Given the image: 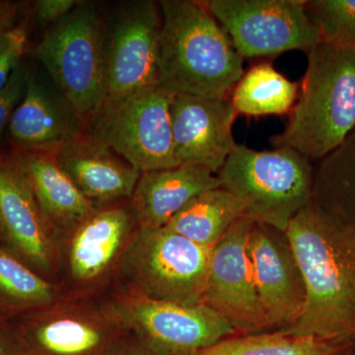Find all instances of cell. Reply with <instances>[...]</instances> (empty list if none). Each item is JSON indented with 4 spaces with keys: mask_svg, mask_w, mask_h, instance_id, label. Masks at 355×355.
Masks as SVG:
<instances>
[{
    "mask_svg": "<svg viewBox=\"0 0 355 355\" xmlns=\"http://www.w3.org/2000/svg\"><path fill=\"white\" fill-rule=\"evenodd\" d=\"M304 280V307L282 330L331 342L355 343V221L334 216L314 200L286 230Z\"/></svg>",
    "mask_w": 355,
    "mask_h": 355,
    "instance_id": "cell-1",
    "label": "cell"
},
{
    "mask_svg": "<svg viewBox=\"0 0 355 355\" xmlns=\"http://www.w3.org/2000/svg\"><path fill=\"white\" fill-rule=\"evenodd\" d=\"M159 84L172 94L228 99L244 74L243 58L203 1L159 2Z\"/></svg>",
    "mask_w": 355,
    "mask_h": 355,
    "instance_id": "cell-2",
    "label": "cell"
},
{
    "mask_svg": "<svg viewBox=\"0 0 355 355\" xmlns=\"http://www.w3.org/2000/svg\"><path fill=\"white\" fill-rule=\"evenodd\" d=\"M307 58L288 123L270 144L321 160L355 128V49L322 41Z\"/></svg>",
    "mask_w": 355,
    "mask_h": 355,
    "instance_id": "cell-3",
    "label": "cell"
},
{
    "mask_svg": "<svg viewBox=\"0 0 355 355\" xmlns=\"http://www.w3.org/2000/svg\"><path fill=\"white\" fill-rule=\"evenodd\" d=\"M10 323L21 355H121L132 338L110 291L65 292Z\"/></svg>",
    "mask_w": 355,
    "mask_h": 355,
    "instance_id": "cell-4",
    "label": "cell"
},
{
    "mask_svg": "<svg viewBox=\"0 0 355 355\" xmlns=\"http://www.w3.org/2000/svg\"><path fill=\"white\" fill-rule=\"evenodd\" d=\"M211 249L167 227L137 228L111 291L182 305L203 304Z\"/></svg>",
    "mask_w": 355,
    "mask_h": 355,
    "instance_id": "cell-5",
    "label": "cell"
},
{
    "mask_svg": "<svg viewBox=\"0 0 355 355\" xmlns=\"http://www.w3.org/2000/svg\"><path fill=\"white\" fill-rule=\"evenodd\" d=\"M216 177L244 203L245 216L282 232L313 200L312 161L289 147L257 151L237 144Z\"/></svg>",
    "mask_w": 355,
    "mask_h": 355,
    "instance_id": "cell-6",
    "label": "cell"
},
{
    "mask_svg": "<svg viewBox=\"0 0 355 355\" xmlns=\"http://www.w3.org/2000/svg\"><path fill=\"white\" fill-rule=\"evenodd\" d=\"M106 24L96 4L80 1L65 17L46 28L35 51L84 125L104 103Z\"/></svg>",
    "mask_w": 355,
    "mask_h": 355,
    "instance_id": "cell-7",
    "label": "cell"
},
{
    "mask_svg": "<svg viewBox=\"0 0 355 355\" xmlns=\"http://www.w3.org/2000/svg\"><path fill=\"white\" fill-rule=\"evenodd\" d=\"M174 96L158 85L104 104L83 133L141 173L176 167L171 120Z\"/></svg>",
    "mask_w": 355,
    "mask_h": 355,
    "instance_id": "cell-8",
    "label": "cell"
},
{
    "mask_svg": "<svg viewBox=\"0 0 355 355\" xmlns=\"http://www.w3.org/2000/svg\"><path fill=\"white\" fill-rule=\"evenodd\" d=\"M123 326L153 355H196L237 331L207 305L149 300L110 291Z\"/></svg>",
    "mask_w": 355,
    "mask_h": 355,
    "instance_id": "cell-9",
    "label": "cell"
},
{
    "mask_svg": "<svg viewBox=\"0 0 355 355\" xmlns=\"http://www.w3.org/2000/svg\"><path fill=\"white\" fill-rule=\"evenodd\" d=\"M307 0H203L243 58L292 50L308 53L323 41Z\"/></svg>",
    "mask_w": 355,
    "mask_h": 355,
    "instance_id": "cell-10",
    "label": "cell"
},
{
    "mask_svg": "<svg viewBox=\"0 0 355 355\" xmlns=\"http://www.w3.org/2000/svg\"><path fill=\"white\" fill-rule=\"evenodd\" d=\"M137 229L128 202L96 209L58 243L60 279L64 292H107Z\"/></svg>",
    "mask_w": 355,
    "mask_h": 355,
    "instance_id": "cell-11",
    "label": "cell"
},
{
    "mask_svg": "<svg viewBox=\"0 0 355 355\" xmlns=\"http://www.w3.org/2000/svg\"><path fill=\"white\" fill-rule=\"evenodd\" d=\"M159 2L130 1L106 24L104 104L120 101L159 84Z\"/></svg>",
    "mask_w": 355,
    "mask_h": 355,
    "instance_id": "cell-12",
    "label": "cell"
},
{
    "mask_svg": "<svg viewBox=\"0 0 355 355\" xmlns=\"http://www.w3.org/2000/svg\"><path fill=\"white\" fill-rule=\"evenodd\" d=\"M0 245L34 272L58 284L57 238L12 153H0Z\"/></svg>",
    "mask_w": 355,
    "mask_h": 355,
    "instance_id": "cell-13",
    "label": "cell"
},
{
    "mask_svg": "<svg viewBox=\"0 0 355 355\" xmlns=\"http://www.w3.org/2000/svg\"><path fill=\"white\" fill-rule=\"evenodd\" d=\"M254 221H236L210 254L203 304L225 320L238 335L270 331L256 286L247 244Z\"/></svg>",
    "mask_w": 355,
    "mask_h": 355,
    "instance_id": "cell-14",
    "label": "cell"
},
{
    "mask_svg": "<svg viewBox=\"0 0 355 355\" xmlns=\"http://www.w3.org/2000/svg\"><path fill=\"white\" fill-rule=\"evenodd\" d=\"M247 252L268 330L288 328L302 312L306 291L302 273L286 233L254 222Z\"/></svg>",
    "mask_w": 355,
    "mask_h": 355,
    "instance_id": "cell-15",
    "label": "cell"
},
{
    "mask_svg": "<svg viewBox=\"0 0 355 355\" xmlns=\"http://www.w3.org/2000/svg\"><path fill=\"white\" fill-rule=\"evenodd\" d=\"M238 114L229 99L178 94L171 120L178 166H195L217 174L237 146L233 125Z\"/></svg>",
    "mask_w": 355,
    "mask_h": 355,
    "instance_id": "cell-16",
    "label": "cell"
},
{
    "mask_svg": "<svg viewBox=\"0 0 355 355\" xmlns=\"http://www.w3.org/2000/svg\"><path fill=\"white\" fill-rule=\"evenodd\" d=\"M55 155L58 165L97 209L128 202L141 176L127 160L85 133Z\"/></svg>",
    "mask_w": 355,
    "mask_h": 355,
    "instance_id": "cell-17",
    "label": "cell"
},
{
    "mask_svg": "<svg viewBox=\"0 0 355 355\" xmlns=\"http://www.w3.org/2000/svg\"><path fill=\"white\" fill-rule=\"evenodd\" d=\"M83 121L65 101L29 76L24 98L14 112L8 133L14 151L57 154L83 135Z\"/></svg>",
    "mask_w": 355,
    "mask_h": 355,
    "instance_id": "cell-18",
    "label": "cell"
},
{
    "mask_svg": "<svg viewBox=\"0 0 355 355\" xmlns=\"http://www.w3.org/2000/svg\"><path fill=\"white\" fill-rule=\"evenodd\" d=\"M12 154L58 243L97 209L58 165L55 154L14 150Z\"/></svg>",
    "mask_w": 355,
    "mask_h": 355,
    "instance_id": "cell-19",
    "label": "cell"
},
{
    "mask_svg": "<svg viewBox=\"0 0 355 355\" xmlns=\"http://www.w3.org/2000/svg\"><path fill=\"white\" fill-rule=\"evenodd\" d=\"M220 187L216 174L195 166L141 173L128 200L137 228L165 227L203 191Z\"/></svg>",
    "mask_w": 355,
    "mask_h": 355,
    "instance_id": "cell-20",
    "label": "cell"
},
{
    "mask_svg": "<svg viewBox=\"0 0 355 355\" xmlns=\"http://www.w3.org/2000/svg\"><path fill=\"white\" fill-rule=\"evenodd\" d=\"M245 214L246 207L242 200L219 187L193 198L165 227L200 246L212 249Z\"/></svg>",
    "mask_w": 355,
    "mask_h": 355,
    "instance_id": "cell-21",
    "label": "cell"
},
{
    "mask_svg": "<svg viewBox=\"0 0 355 355\" xmlns=\"http://www.w3.org/2000/svg\"><path fill=\"white\" fill-rule=\"evenodd\" d=\"M65 293L0 245V322H11L53 304Z\"/></svg>",
    "mask_w": 355,
    "mask_h": 355,
    "instance_id": "cell-22",
    "label": "cell"
},
{
    "mask_svg": "<svg viewBox=\"0 0 355 355\" xmlns=\"http://www.w3.org/2000/svg\"><path fill=\"white\" fill-rule=\"evenodd\" d=\"M298 93V83L287 79L268 62H261L244 72L230 100L238 114L280 116L291 113Z\"/></svg>",
    "mask_w": 355,
    "mask_h": 355,
    "instance_id": "cell-23",
    "label": "cell"
},
{
    "mask_svg": "<svg viewBox=\"0 0 355 355\" xmlns=\"http://www.w3.org/2000/svg\"><path fill=\"white\" fill-rule=\"evenodd\" d=\"M313 200L347 220L355 221V128L314 170Z\"/></svg>",
    "mask_w": 355,
    "mask_h": 355,
    "instance_id": "cell-24",
    "label": "cell"
},
{
    "mask_svg": "<svg viewBox=\"0 0 355 355\" xmlns=\"http://www.w3.org/2000/svg\"><path fill=\"white\" fill-rule=\"evenodd\" d=\"M352 345L272 331L229 336L196 355H342Z\"/></svg>",
    "mask_w": 355,
    "mask_h": 355,
    "instance_id": "cell-25",
    "label": "cell"
},
{
    "mask_svg": "<svg viewBox=\"0 0 355 355\" xmlns=\"http://www.w3.org/2000/svg\"><path fill=\"white\" fill-rule=\"evenodd\" d=\"M306 10L323 41L355 49V0H309Z\"/></svg>",
    "mask_w": 355,
    "mask_h": 355,
    "instance_id": "cell-26",
    "label": "cell"
},
{
    "mask_svg": "<svg viewBox=\"0 0 355 355\" xmlns=\"http://www.w3.org/2000/svg\"><path fill=\"white\" fill-rule=\"evenodd\" d=\"M27 41V31L22 26L9 28L0 35V90L8 83L14 70L22 64Z\"/></svg>",
    "mask_w": 355,
    "mask_h": 355,
    "instance_id": "cell-27",
    "label": "cell"
},
{
    "mask_svg": "<svg viewBox=\"0 0 355 355\" xmlns=\"http://www.w3.org/2000/svg\"><path fill=\"white\" fill-rule=\"evenodd\" d=\"M29 76L21 64L14 70L6 85L0 90V140L8 128L14 112L24 98Z\"/></svg>",
    "mask_w": 355,
    "mask_h": 355,
    "instance_id": "cell-28",
    "label": "cell"
},
{
    "mask_svg": "<svg viewBox=\"0 0 355 355\" xmlns=\"http://www.w3.org/2000/svg\"><path fill=\"white\" fill-rule=\"evenodd\" d=\"M79 2L77 0H40L35 6L37 20L50 27L71 12Z\"/></svg>",
    "mask_w": 355,
    "mask_h": 355,
    "instance_id": "cell-29",
    "label": "cell"
},
{
    "mask_svg": "<svg viewBox=\"0 0 355 355\" xmlns=\"http://www.w3.org/2000/svg\"><path fill=\"white\" fill-rule=\"evenodd\" d=\"M0 355H21L17 338L10 322H0Z\"/></svg>",
    "mask_w": 355,
    "mask_h": 355,
    "instance_id": "cell-30",
    "label": "cell"
},
{
    "mask_svg": "<svg viewBox=\"0 0 355 355\" xmlns=\"http://www.w3.org/2000/svg\"><path fill=\"white\" fill-rule=\"evenodd\" d=\"M121 355H153L150 352H147L146 349L139 345V343L135 342L133 338H130L127 347L123 349Z\"/></svg>",
    "mask_w": 355,
    "mask_h": 355,
    "instance_id": "cell-31",
    "label": "cell"
},
{
    "mask_svg": "<svg viewBox=\"0 0 355 355\" xmlns=\"http://www.w3.org/2000/svg\"><path fill=\"white\" fill-rule=\"evenodd\" d=\"M14 22V12L10 10L4 11L2 15L1 20H0V35L6 32L9 28L13 27Z\"/></svg>",
    "mask_w": 355,
    "mask_h": 355,
    "instance_id": "cell-32",
    "label": "cell"
},
{
    "mask_svg": "<svg viewBox=\"0 0 355 355\" xmlns=\"http://www.w3.org/2000/svg\"><path fill=\"white\" fill-rule=\"evenodd\" d=\"M4 11H2V12H0V20H1L2 15H3Z\"/></svg>",
    "mask_w": 355,
    "mask_h": 355,
    "instance_id": "cell-33",
    "label": "cell"
},
{
    "mask_svg": "<svg viewBox=\"0 0 355 355\" xmlns=\"http://www.w3.org/2000/svg\"><path fill=\"white\" fill-rule=\"evenodd\" d=\"M342 355H345V354H342Z\"/></svg>",
    "mask_w": 355,
    "mask_h": 355,
    "instance_id": "cell-34",
    "label": "cell"
}]
</instances>
